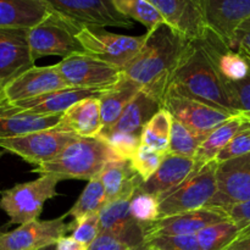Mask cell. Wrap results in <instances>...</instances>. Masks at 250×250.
<instances>
[{
    "label": "cell",
    "mask_w": 250,
    "mask_h": 250,
    "mask_svg": "<svg viewBox=\"0 0 250 250\" xmlns=\"http://www.w3.org/2000/svg\"><path fill=\"white\" fill-rule=\"evenodd\" d=\"M188 42L167 23L160 24L146 32L141 51L124 73L161 104Z\"/></svg>",
    "instance_id": "obj_1"
},
{
    "label": "cell",
    "mask_w": 250,
    "mask_h": 250,
    "mask_svg": "<svg viewBox=\"0 0 250 250\" xmlns=\"http://www.w3.org/2000/svg\"><path fill=\"white\" fill-rule=\"evenodd\" d=\"M167 93L190 98L239 116L232 107L224 81L217 75L197 39L188 42L171 78Z\"/></svg>",
    "instance_id": "obj_2"
},
{
    "label": "cell",
    "mask_w": 250,
    "mask_h": 250,
    "mask_svg": "<svg viewBox=\"0 0 250 250\" xmlns=\"http://www.w3.org/2000/svg\"><path fill=\"white\" fill-rule=\"evenodd\" d=\"M116 159L119 158L114 150L98 136L93 138L77 137L56 158L34 166L32 172L41 176H55L60 181H90L99 177L104 166Z\"/></svg>",
    "instance_id": "obj_3"
},
{
    "label": "cell",
    "mask_w": 250,
    "mask_h": 250,
    "mask_svg": "<svg viewBox=\"0 0 250 250\" xmlns=\"http://www.w3.org/2000/svg\"><path fill=\"white\" fill-rule=\"evenodd\" d=\"M217 167L216 160L197 166L182 185L159 202V219L207 208L217 192Z\"/></svg>",
    "instance_id": "obj_4"
},
{
    "label": "cell",
    "mask_w": 250,
    "mask_h": 250,
    "mask_svg": "<svg viewBox=\"0 0 250 250\" xmlns=\"http://www.w3.org/2000/svg\"><path fill=\"white\" fill-rule=\"evenodd\" d=\"M59 182L60 180L55 176L45 175L2 190L0 209L9 216L11 225L21 226L39 220L45 202L58 195Z\"/></svg>",
    "instance_id": "obj_5"
},
{
    "label": "cell",
    "mask_w": 250,
    "mask_h": 250,
    "mask_svg": "<svg viewBox=\"0 0 250 250\" xmlns=\"http://www.w3.org/2000/svg\"><path fill=\"white\" fill-rule=\"evenodd\" d=\"M84 26L53 12L43 22L28 29V43L34 60L43 56L56 55L67 58L83 53L77 33Z\"/></svg>",
    "instance_id": "obj_6"
},
{
    "label": "cell",
    "mask_w": 250,
    "mask_h": 250,
    "mask_svg": "<svg viewBox=\"0 0 250 250\" xmlns=\"http://www.w3.org/2000/svg\"><path fill=\"white\" fill-rule=\"evenodd\" d=\"M77 39L85 54L125 70L141 51L146 34L125 36L100 27L84 26L77 33Z\"/></svg>",
    "instance_id": "obj_7"
},
{
    "label": "cell",
    "mask_w": 250,
    "mask_h": 250,
    "mask_svg": "<svg viewBox=\"0 0 250 250\" xmlns=\"http://www.w3.org/2000/svg\"><path fill=\"white\" fill-rule=\"evenodd\" d=\"M68 127L59 126L12 138H0V148L20 156L27 163L39 166L53 160L67 144L77 138Z\"/></svg>",
    "instance_id": "obj_8"
},
{
    "label": "cell",
    "mask_w": 250,
    "mask_h": 250,
    "mask_svg": "<svg viewBox=\"0 0 250 250\" xmlns=\"http://www.w3.org/2000/svg\"><path fill=\"white\" fill-rule=\"evenodd\" d=\"M70 87L85 89H109L124 75L120 67L83 53L63 58L55 65Z\"/></svg>",
    "instance_id": "obj_9"
},
{
    "label": "cell",
    "mask_w": 250,
    "mask_h": 250,
    "mask_svg": "<svg viewBox=\"0 0 250 250\" xmlns=\"http://www.w3.org/2000/svg\"><path fill=\"white\" fill-rule=\"evenodd\" d=\"M53 12L61 15L80 26L120 27L131 28L132 20L115 7L112 0H43Z\"/></svg>",
    "instance_id": "obj_10"
},
{
    "label": "cell",
    "mask_w": 250,
    "mask_h": 250,
    "mask_svg": "<svg viewBox=\"0 0 250 250\" xmlns=\"http://www.w3.org/2000/svg\"><path fill=\"white\" fill-rule=\"evenodd\" d=\"M250 200V153L217 167V192L208 208H226Z\"/></svg>",
    "instance_id": "obj_11"
},
{
    "label": "cell",
    "mask_w": 250,
    "mask_h": 250,
    "mask_svg": "<svg viewBox=\"0 0 250 250\" xmlns=\"http://www.w3.org/2000/svg\"><path fill=\"white\" fill-rule=\"evenodd\" d=\"M67 215L53 220H36L6 233L0 232V250H39L53 246L68 232Z\"/></svg>",
    "instance_id": "obj_12"
},
{
    "label": "cell",
    "mask_w": 250,
    "mask_h": 250,
    "mask_svg": "<svg viewBox=\"0 0 250 250\" xmlns=\"http://www.w3.org/2000/svg\"><path fill=\"white\" fill-rule=\"evenodd\" d=\"M161 109L170 112L173 120L202 133H210L234 117L224 110L173 93H167L164 97Z\"/></svg>",
    "instance_id": "obj_13"
},
{
    "label": "cell",
    "mask_w": 250,
    "mask_h": 250,
    "mask_svg": "<svg viewBox=\"0 0 250 250\" xmlns=\"http://www.w3.org/2000/svg\"><path fill=\"white\" fill-rule=\"evenodd\" d=\"M99 216L100 234L114 237L132 250H143L146 247V224L134 219L129 200L107 203Z\"/></svg>",
    "instance_id": "obj_14"
},
{
    "label": "cell",
    "mask_w": 250,
    "mask_h": 250,
    "mask_svg": "<svg viewBox=\"0 0 250 250\" xmlns=\"http://www.w3.org/2000/svg\"><path fill=\"white\" fill-rule=\"evenodd\" d=\"M200 6L208 28L233 49L237 31L250 17V0H200Z\"/></svg>",
    "instance_id": "obj_15"
},
{
    "label": "cell",
    "mask_w": 250,
    "mask_h": 250,
    "mask_svg": "<svg viewBox=\"0 0 250 250\" xmlns=\"http://www.w3.org/2000/svg\"><path fill=\"white\" fill-rule=\"evenodd\" d=\"M197 41L224 83L238 82L249 75V61L238 51L232 49L212 29L207 27Z\"/></svg>",
    "instance_id": "obj_16"
},
{
    "label": "cell",
    "mask_w": 250,
    "mask_h": 250,
    "mask_svg": "<svg viewBox=\"0 0 250 250\" xmlns=\"http://www.w3.org/2000/svg\"><path fill=\"white\" fill-rule=\"evenodd\" d=\"M28 29L0 28V83H7L34 66Z\"/></svg>",
    "instance_id": "obj_17"
},
{
    "label": "cell",
    "mask_w": 250,
    "mask_h": 250,
    "mask_svg": "<svg viewBox=\"0 0 250 250\" xmlns=\"http://www.w3.org/2000/svg\"><path fill=\"white\" fill-rule=\"evenodd\" d=\"M229 220L226 212L219 208H202L194 211L183 212L159 219L146 224V242L156 236H188L198 234L205 227Z\"/></svg>",
    "instance_id": "obj_18"
},
{
    "label": "cell",
    "mask_w": 250,
    "mask_h": 250,
    "mask_svg": "<svg viewBox=\"0 0 250 250\" xmlns=\"http://www.w3.org/2000/svg\"><path fill=\"white\" fill-rule=\"evenodd\" d=\"M68 87L70 85L65 82L55 65L39 66V67L33 66L7 83L5 87V93L9 104H11Z\"/></svg>",
    "instance_id": "obj_19"
},
{
    "label": "cell",
    "mask_w": 250,
    "mask_h": 250,
    "mask_svg": "<svg viewBox=\"0 0 250 250\" xmlns=\"http://www.w3.org/2000/svg\"><path fill=\"white\" fill-rule=\"evenodd\" d=\"M107 89H85L68 87L55 90L41 97L7 104L6 109L15 112H27L36 115H62L66 110L77 102L88 98H100Z\"/></svg>",
    "instance_id": "obj_20"
},
{
    "label": "cell",
    "mask_w": 250,
    "mask_h": 250,
    "mask_svg": "<svg viewBox=\"0 0 250 250\" xmlns=\"http://www.w3.org/2000/svg\"><path fill=\"white\" fill-rule=\"evenodd\" d=\"M166 23L188 41L199 38L207 28L200 0H149Z\"/></svg>",
    "instance_id": "obj_21"
},
{
    "label": "cell",
    "mask_w": 250,
    "mask_h": 250,
    "mask_svg": "<svg viewBox=\"0 0 250 250\" xmlns=\"http://www.w3.org/2000/svg\"><path fill=\"white\" fill-rule=\"evenodd\" d=\"M195 167L197 164L193 158L167 153L156 172L142 183L138 189L153 195L160 202L168 193L182 185L194 172Z\"/></svg>",
    "instance_id": "obj_22"
},
{
    "label": "cell",
    "mask_w": 250,
    "mask_h": 250,
    "mask_svg": "<svg viewBox=\"0 0 250 250\" xmlns=\"http://www.w3.org/2000/svg\"><path fill=\"white\" fill-rule=\"evenodd\" d=\"M99 178L104 185L107 203L131 200L143 183V180L132 167L131 161L121 159L109 161L100 172Z\"/></svg>",
    "instance_id": "obj_23"
},
{
    "label": "cell",
    "mask_w": 250,
    "mask_h": 250,
    "mask_svg": "<svg viewBox=\"0 0 250 250\" xmlns=\"http://www.w3.org/2000/svg\"><path fill=\"white\" fill-rule=\"evenodd\" d=\"M51 14L43 0H0V28L31 29Z\"/></svg>",
    "instance_id": "obj_24"
},
{
    "label": "cell",
    "mask_w": 250,
    "mask_h": 250,
    "mask_svg": "<svg viewBox=\"0 0 250 250\" xmlns=\"http://www.w3.org/2000/svg\"><path fill=\"white\" fill-rule=\"evenodd\" d=\"M62 115H36L0 109V138L24 136L59 126Z\"/></svg>",
    "instance_id": "obj_25"
},
{
    "label": "cell",
    "mask_w": 250,
    "mask_h": 250,
    "mask_svg": "<svg viewBox=\"0 0 250 250\" xmlns=\"http://www.w3.org/2000/svg\"><path fill=\"white\" fill-rule=\"evenodd\" d=\"M61 124L78 137L93 138L103 131L99 98H88L77 102L62 114Z\"/></svg>",
    "instance_id": "obj_26"
},
{
    "label": "cell",
    "mask_w": 250,
    "mask_h": 250,
    "mask_svg": "<svg viewBox=\"0 0 250 250\" xmlns=\"http://www.w3.org/2000/svg\"><path fill=\"white\" fill-rule=\"evenodd\" d=\"M141 90V85L127 77L125 73L116 84L105 90L104 94L99 98L103 129H110L116 124L125 107Z\"/></svg>",
    "instance_id": "obj_27"
},
{
    "label": "cell",
    "mask_w": 250,
    "mask_h": 250,
    "mask_svg": "<svg viewBox=\"0 0 250 250\" xmlns=\"http://www.w3.org/2000/svg\"><path fill=\"white\" fill-rule=\"evenodd\" d=\"M160 109L161 104L158 99L144 90H141L134 97V99L125 107L116 124L110 129H103V131H117L142 136L143 127Z\"/></svg>",
    "instance_id": "obj_28"
},
{
    "label": "cell",
    "mask_w": 250,
    "mask_h": 250,
    "mask_svg": "<svg viewBox=\"0 0 250 250\" xmlns=\"http://www.w3.org/2000/svg\"><path fill=\"white\" fill-rule=\"evenodd\" d=\"M243 122L244 117L239 115V116L232 117L231 120L210 132L193 158L197 166H203L204 164L215 160L216 156L226 148L227 144L236 136Z\"/></svg>",
    "instance_id": "obj_29"
},
{
    "label": "cell",
    "mask_w": 250,
    "mask_h": 250,
    "mask_svg": "<svg viewBox=\"0 0 250 250\" xmlns=\"http://www.w3.org/2000/svg\"><path fill=\"white\" fill-rule=\"evenodd\" d=\"M172 122L173 117L170 112L165 109L159 110L143 127L141 136L142 146L161 153H168Z\"/></svg>",
    "instance_id": "obj_30"
},
{
    "label": "cell",
    "mask_w": 250,
    "mask_h": 250,
    "mask_svg": "<svg viewBox=\"0 0 250 250\" xmlns=\"http://www.w3.org/2000/svg\"><path fill=\"white\" fill-rule=\"evenodd\" d=\"M107 204V195L105 188L99 177L88 181L87 186L81 193L73 207L66 212L67 216L81 219L87 215L100 214L105 205Z\"/></svg>",
    "instance_id": "obj_31"
},
{
    "label": "cell",
    "mask_w": 250,
    "mask_h": 250,
    "mask_svg": "<svg viewBox=\"0 0 250 250\" xmlns=\"http://www.w3.org/2000/svg\"><path fill=\"white\" fill-rule=\"evenodd\" d=\"M115 7L127 19L139 22L146 28V32L155 29L166 23L164 17L149 0H112Z\"/></svg>",
    "instance_id": "obj_32"
},
{
    "label": "cell",
    "mask_w": 250,
    "mask_h": 250,
    "mask_svg": "<svg viewBox=\"0 0 250 250\" xmlns=\"http://www.w3.org/2000/svg\"><path fill=\"white\" fill-rule=\"evenodd\" d=\"M208 136L209 133L198 132L173 120L172 127H171L168 153L187 156V158H194L195 153Z\"/></svg>",
    "instance_id": "obj_33"
},
{
    "label": "cell",
    "mask_w": 250,
    "mask_h": 250,
    "mask_svg": "<svg viewBox=\"0 0 250 250\" xmlns=\"http://www.w3.org/2000/svg\"><path fill=\"white\" fill-rule=\"evenodd\" d=\"M239 229L233 221H225L205 227L197 234L202 250H224L238 238Z\"/></svg>",
    "instance_id": "obj_34"
},
{
    "label": "cell",
    "mask_w": 250,
    "mask_h": 250,
    "mask_svg": "<svg viewBox=\"0 0 250 250\" xmlns=\"http://www.w3.org/2000/svg\"><path fill=\"white\" fill-rule=\"evenodd\" d=\"M98 137L103 139L121 160L131 161L132 158L136 155L139 146H142L141 134H131L117 131H102Z\"/></svg>",
    "instance_id": "obj_35"
},
{
    "label": "cell",
    "mask_w": 250,
    "mask_h": 250,
    "mask_svg": "<svg viewBox=\"0 0 250 250\" xmlns=\"http://www.w3.org/2000/svg\"><path fill=\"white\" fill-rule=\"evenodd\" d=\"M129 209L134 219L142 224H151L159 219V200L139 189L129 200Z\"/></svg>",
    "instance_id": "obj_36"
},
{
    "label": "cell",
    "mask_w": 250,
    "mask_h": 250,
    "mask_svg": "<svg viewBox=\"0 0 250 250\" xmlns=\"http://www.w3.org/2000/svg\"><path fill=\"white\" fill-rule=\"evenodd\" d=\"M166 154L167 153H161V151L153 150L148 146H141L136 155L132 158L131 165L133 170L138 173L139 177L143 180V182H146L156 172Z\"/></svg>",
    "instance_id": "obj_37"
},
{
    "label": "cell",
    "mask_w": 250,
    "mask_h": 250,
    "mask_svg": "<svg viewBox=\"0 0 250 250\" xmlns=\"http://www.w3.org/2000/svg\"><path fill=\"white\" fill-rule=\"evenodd\" d=\"M68 232H71V237L89 247L100 234L99 214L75 219L71 224H68Z\"/></svg>",
    "instance_id": "obj_38"
},
{
    "label": "cell",
    "mask_w": 250,
    "mask_h": 250,
    "mask_svg": "<svg viewBox=\"0 0 250 250\" xmlns=\"http://www.w3.org/2000/svg\"><path fill=\"white\" fill-rule=\"evenodd\" d=\"M225 87L229 93L234 111L242 115L244 119L250 120V72L244 80L238 81V82L225 83Z\"/></svg>",
    "instance_id": "obj_39"
},
{
    "label": "cell",
    "mask_w": 250,
    "mask_h": 250,
    "mask_svg": "<svg viewBox=\"0 0 250 250\" xmlns=\"http://www.w3.org/2000/svg\"><path fill=\"white\" fill-rule=\"evenodd\" d=\"M250 153V120L244 119L241 128L236 133V136L232 138L226 146V148L216 156L215 160L217 163H224L229 159L238 158V156L246 155Z\"/></svg>",
    "instance_id": "obj_40"
},
{
    "label": "cell",
    "mask_w": 250,
    "mask_h": 250,
    "mask_svg": "<svg viewBox=\"0 0 250 250\" xmlns=\"http://www.w3.org/2000/svg\"><path fill=\"white\" fill-rule=\"evenodd\" d=\"M146 246H153L159 250H202L197 234L151 237L146 242Z\"/></svg>",
    "instance_id": "obj_41"
},
{
    "label": "cell",
    "mask_w": 250,
    "mask_h": 250,
    "mask_svg": "<svg viewBox=\"0 0 250 250\" xmlns=\"http://www.w3.org/2000/svg\"><path fill=\"white\" fill-rule=\"evenodd\" d=\"M219 209L224 210L229 219L236 224L239 229V236L250 234V200L231 207L219 208Z\"/></svg>",
    "instance_id": "obj_42"
},
{
    "label": "cell",
    "mask_w": 250,
    "mask_h": 250,
    "mask_svg": "<svg viewBox=\"0 0 250 250\" xmlns=\"http://www.w3.org/2000/svg\"><path fill=\"white\" fill-rule=\"evenodd\" d=\"M233 49L243 55L247 60H250V17L241 24L237 31Z\"/></svg>",
    "instance_id": "obj_43"
},
{
    "label": "cell",
    "mask_w": 250,
    "mask_h": 250,
    "mask_svg": "<svg viewBox=\"0 0 250 250\" xmlns=\"http://www.w3.org/2000/svg\"><path fill=\"white\" fill-rule=\"evenodd\" d=\"M88 250H132L127 244L107 234H99Z\"/></svg>",
    "instance_id": "obj_44"
},
{
    "label": "cell",
    "mask_w": 250,
    "mask_h": 250,
    "mask_svg": "<svg viewBox=\"0 0 250 250\" xmlns=\"http://www.w3.org/2000/svg\"><path fill=\"white\" fill-rule=\"evenodd\" d=\"M56 250H88V246L81 243L73 237H62L56 243Z\"/></svg>",
    "instance_id": "obj_45"
},
{
    "label": "cell",
    "mask_w": 250,
    "mask_h": 250,
    "mask_svg": "<svg viewBox=\"0 0 250 250\" xmlns=\"http://www.w3.org/2000/svg\"><path fill=\"white\" fill-rule=\"evenodd\" d=\"M224 250H250V234L239 236Z\"/></svg>",
    "instance_id": "obj_46"
},
{
    "label": "cell",
    "mask_w": 250,
    "mask_h": 250,
    "mask_svg": "<svg viewBox=\"0 0 250 250\" xmlns=\"http://www.w3.org/2000/svg\"><path fill=\"white\" fill-rule=\"evenodd\" d=\"M7 104H9V100H7L6 93H5V85L0 83V109L6 106Z\"/></svg>",
    "instance_id": "obj_47"
},
{
    "label": "cell",
    "mask_w": 250,
    "mask_h": 250,
    "mask_svg": "<svg viewBox=\"0 0 250 250\" xmlns=\"http://www.w3.org/2000/svg\"><path fill=\"white\" fill-rule=\"evenodd\" d=\"M39 250H56V244H53V246L45 247V248H43V249H39Z\"/></svg>",
    "instance_id": "obj_48"
},
{
    "label": "cell",
    "mask_w": 250,
    "mask_h": 250,
    "mask_svg": "<svg viewBox=\"0 0 250 250\" xmlns=\"http://www.w3.org/2000/svg\"><path fill=\"white\" fill-rule=\"evenodd\" d=\"M143 250H159V249H156L155 247H153V246H146Z\"/></svg>",
    "instance_id": "obj_49"
},
{
    "label": "cell",
    "mask_w": 250,
    "mask_h": 250,
    "mask_svg": "<svg viewBox=\"0 0 250 250\" xmlns=\"http://www.w3.org/2000/svg\"><path fill=\"white\" fill-rule=\"evenodd\" d=\"M249 61H250V60H249Z\"/></svg>",
    "instance_id": "obj_50"
}]
</instances>
